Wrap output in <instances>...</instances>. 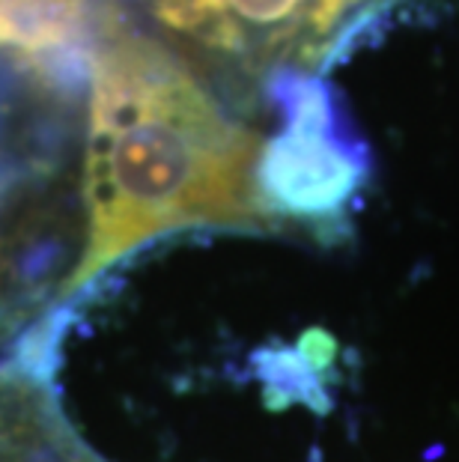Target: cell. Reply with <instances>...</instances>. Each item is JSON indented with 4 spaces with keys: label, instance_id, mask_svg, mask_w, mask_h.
Returning <instances> with one entry per match:
<instances>
[{
    "label": "cell",
    "instance_id": "cell-3",
    "mask_svg": "<svg viewBox=\"0 0 459 462\" xmlns=\"http://www.w3.org/2000/svg\"><path fill=\"white\" fill-rule=\"evenodd\" d=\"M289 125L266 143L260 162V194L271 215L335 218L361 185V162L344 150L322 87L289 81Z\"/></svg>",
    "mask_w": 459,
    "mask_h": 462
},
{
    "label": "cell",
    "instance_id": "cell-2",
    "mask_svg": "<svg viewBox=\"0 0 459 462\" xmlns=\"http://www.w3.org/2000/svg\"><path fill=\"white\" fill-rule=\"evenodd\" d=\"M185 63L203 57L245 81L305 78L397 0H123Z\"/></svg>",
    "mask_w": 459,
    "mask_h": 462
},
{
    "label": "cell",
    "instance_id": "cell-1",
    "mask_svg": "<svg viewBox=\"0 0 459 462\" xmlns=\"http://www.w3.org/2000/svg\"><path fill=\"white\" fill-rule=\"evenodd\" d=\"M262 150V137L230 120L123 0H102L90 51L87 242L63 296L164 233L266 224Z\"/></svg>",
    "mask_w": 459,
    "mask_h": 462
},
{
    "label": "cell",
    "instance_id": "cell-4",
    "mask_svg": "<svg viewBox=\"0 0 459 462\" xmlns=\"http://www.w3.org/2000/svg\"><path fill=\"white\" fill-rule=\"evenodd\" d=\"M102 0H0V48L31 60L90 51Z\"/></svg>",
    "mask_w": 459,
    "mask_h": 462
}]
</instances>
